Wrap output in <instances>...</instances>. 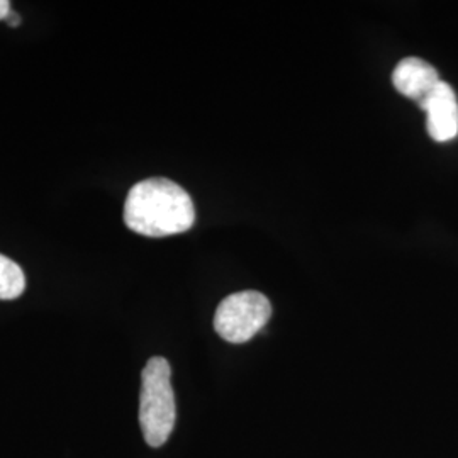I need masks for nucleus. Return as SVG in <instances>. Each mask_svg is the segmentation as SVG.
Here are the masks:
<instances>
[{"mask_svg":"<svg viewBox=\"0 0 458 458\" xmlns=\"http://www.w3.org/2000/svg\"><path fill=\"white\" fill-rule=\"evenodd\" d=\"M196 209L191 196L168 179L134 183L124 204L126 226L148 238L181 234L194 226Z\"/></svg>","mask_w":458,"mask_h":458,"instance_id":"f257e3e1","label":"nucleus"},{"mask_svg":"<svg viewBox=\"0 0 458 458\" xmlns=\"http://www.w3.org/2000/svg\"><path fill=\"white\" fill-rule=\"evenodd\" d=\"M175 420L177 406L170 363L164 357H153L141 374L140 425L145 442L151 448L164 446L174 431Z\"/></svg>","mask_w":458,"mask_h":458,"instance_id":"f03ea898","label":"nucleus"},{"mask_svg":"<svg viewBox=\"0 0 458 458\" xmlns=\"http://www.w3.org/2000/svg\"><path fill=\"white\" fill-rule=\"evenodd\" d=\"M272 316L270 301L257 291H243L221 301L214 314L216 333L229 344L251 340Z\"/></svg>","mask_w":458,"mask_h":458,"instance_id":"7ed1b4c3","label":"nucleus"},{"mask_svg":"<svg viewBox=\"0 0 458 458\" xmlns=\"http://www.w3.org/2000/svg\"><path fill=\"white\" fill-rule=\"evenodd\" d=\"M420 107L426 113V128L431 140L445 143L457 136L458 100L448 83H438Z\"/></svg>","mask_w":458,"mask_h":458,"instance_id":"20e7f679","label":"nucleus"},{"mask_svg":"<svg viewBox=\"0 0 458 458\" xmlns=\"http://www.w3.org/2000/svg\"><path fill=\"white\" fill-rule=\"evenodd\" d=\"M440 81L437 68L421 58H404L394 68L393 83L403 96L423 104Z\"/></svg>","mask_w":458,"mask_h":458,"instance_id":"39448f33","label":"nucleus"},{"mask_svg":"<svg viewBox=\"0 0 458 458\" xmlns=\"http://www.w3.org/2000/svg\"><path fill=\"white\" fill-rule=\"evenodd\" d=\"M26 276L11 259L0 255V301H13L24 293Z\"/></svg>","mask_w":458,"mask_h":458,"instance_id":"423d86ee","label":"nucleus"},{"mask_svg":"<svg viewBox=\"0 0 458 458\" xmlns=\"http://www.w3.org/2000/svg\"><path fill=\"white\" fill-rule=\"evenodd\" d=\"M13 7H11V2L9 0H0V21H5L7 16L11 14Z\"/></svg>","mask_w":458,"mask_h":458,"instance_id":"0eeeda50","label":"nucleus"},{"mask_svg":"<svg viewBox=\"0 0 458 458\" xmlns=\"http://www.w3.org/2000/svg\"><path fill=\"white\" fill-rule=\"evenodd\" d=\"M5 22L11 26V28H17L21 24V17L17 16V13L11 11V14L5 19Z\"/></svg>","mask_w":458,"mask_h":458,"instance_id":"6e6552de","label":"nucleus"}]
</instances>
